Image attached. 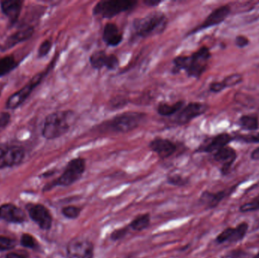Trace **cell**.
Segmentation results:
<instances>
[{
  "label": "cell",
  "mask_w": 259,
  "mask_h": 258,
  "mask_svg": "<svg viewBox=\"0 0 259 258\" xmlns=\"http://www.w3.org/2000/svg\"><path fill=\"white\" fill-rule=\"evenodd\" d=\"M211 58V51L206 46L201 47L190 56H179L173 60V74L184 71L188 77L199 79L205 72Z\"/></svg>",
  "instance_id": "obj_1"
},
{
  "label": "cell",
  "mask_w": 259,
  "mask_h": 258,
  "mask_svg": "<svg viewBox=\"0 0 259 258\" xmlns=\"http://www.w3.org/2000/svg\"><path fill=\"white\" fill-rule=\"evenodd\" d=\"M74 112L71 110L57 111L46 118L42 136L47 140L59 139L66 134L74 122Z\"/></svg>",
  "instance_id": "obj_2"
},
{
  "label": "cell",
  "mask_w": 259,
  "mask_h": 258,
  "mask_svg": "<svg viewBox=\"0 0 259 258\" xmlns=\"http://www.w3.org/2000/svg\"><path fill=\"white\" fill-rule=\"evenodd\" d=\"M146 114L138 112H127L98 125L99 131L112 133H127L135 130L146 119Z\"/></svg>",
  "instance_id": "obj_3"
},
{
  "label": "cell",
  "mask_w": 259,
  "mask_h": 258,
  "mask_svg": "<svg viewBox=\"0 0 259 258\" xmlns=\"http://www.w3.org/2000/svg\"><path fill=\"white\" fill-rule=\"evenodd\" d=\"M167 25V18L161 12H153L133 22V35L135 37L147 38L161 34Z\"/></svg>",
  "instance_id": "obj_4"
},
{
  "label": "cell",
  "mask_w": 259,
  "mask_h": 258,
  "mask_svg": "<svg viewBox=\"0 0 259 258\" xmlns=\"http://www.w3.org/2000/svg\"><path fill=\"white\" fill-rule=\"evenodd\" d=\"M85 171H86V160L84 159L79 157L72 159L67 164L62 175L50 184L47 185L44 190H50L56 186L67 187V186H71L81 179Z\"/></svg>",
  "instance_id": "obj_5"
},
{
  "label": "cell",
  "mask_w": 259,
  "mask_h": 258,
  "mask_svg": "<svg viewBox=\"0 0 259 258\" xmlns=\"http://www.w3.org/2000/svg\"><path fill=\"white\" fill-rule=\"evenodd\" d=\"M55 62H56V60H53V62H52L50 66H48V68L45 71L35 75L27 84H26L21 89L10 95L9 98H8L7 101H6V109L15 110V109L20 107L30 97L33 90L40 84L41 82L44 80L46 76L49 74L50 70L54 66Z\"/></svg>",
  "instance_id": "obj_6"
},
{
  "label": "cell",
  "mask_w": 259,
  "mask_h": 258,
  "mask_svg": "<svg viewBox=\"0 0 259 258\" xmlns=\"http://www.w3.org/2000/svg\"><path fill=\"white\" fill-rule=\"evenodd\" d=\"M137 4V1L131 0H103L95 5L93 15L103 18H112L123 12L133 10Z\"/></svg>",
  "instance_id": "obj_7"
},
{
  "label": "cell",
  "mask_w": 259,
  "mask_h": 258,
  "mask_svg": "<svg viewBox=\"0 0 259 258\" xmlns=\"http://www.w3.org/2000/svg\"><path fill=\"white\" fill-rule=\"evenodd\" d=\"M25 156L24 148L20 145L0 146V170L13 168L22 163Z\"/></svg>",
  "instance_id": "obj_8"
},
{
  "label": "cell",
  "mask_w": 259,
  "mask_h": 258,
  "mask_svg": "<svg viewBox=\"0 0 259 258\" xmlns=\"http://www.w3.org/2000/svg\"><path fill=\"white\" fill-rule=\"evenodd\" d=\"M208 110V106L202 102H190L177 114L175 123L178 125L184 126L191 122L195 118L202 116Z\"/></svg>",
  "instance_id": "obj_9"
},
{
  "label": "cell",
  "mask_w": 259,
  "mask_h": 258,
  "mask_svg": "<svg viewBox=\"0 0 259 258\" xmlns=\"http://www.w3.org/2000/svg\"><path fill=\"white\" fill-rule=\"evenodd\" d=\"M30 219L42 230H50L53 226V216L50 211L40 204H29L27 206Z\"/></svg>",
  "instance_id": "obj_10"
},
{
  "label": "cell",
  "mask_w": 259,
  "mask_h": 258,
  "mask_svg": "<svg viewBox=\"0 0 259 258\" xmlns=\"http://www.w3.org/2000/svg\"><path fill=\"white\" fill-rule=\"evenodd\" d=\"M231 14V7L229 6H222L214 9L210 15L205 18L203 22L201 23L199 26L190 31L187 36L194 34L202 30H206L210 27L219 25L225 21Z\"/></svg>",
  "instance_id": "obj_11"
},
{
  "label": "cell",
  "mask_w": 259,
  "mask_h": 258,
  "mask_svg": "<svg viewBox=\"0 0 259 258\" xmlns=\"http://www.w3.org/2000/svg\"><path fill=\"white\" fill-rule=\"evenodd\" d=\"M94 245L84 239H74L67 246L68 258H94Z\"/></svg>",
  "instance_id": "obj_12"
},
{
  "label": "cell",
  "mask_w": 259,
  "mask_h": 258,
  "mask_svg": "<svg viewBox=\"0 0 259 258\" xmlns=\"http://www.w3.org/2000/svg\"><path fill=\"white\" fill-rule=\"evenodd\" d=\"M90 64L93 68L98 71L104 68L114 71L119 66L120 61L115 55L108 54L104 50H100L91 55Z\"/></svg>",
  "instance_id": "obj_13"
},
{
  "label": "cell",
  "mask_w": 259,
  "mask_h": 258,
  "mask_svg": "<svg viewBox=\"0 0 259 258\" xmlns=\"http://www.w3.org/2000/svg\"><path fill=\"white\" fill-rule=\"evenodd\" d=\"M249 225L246 222L241 223L235 228L228 227L216 237L215 242L218 244H223L225 242L237 243L244 239L247 233Z\"/></svg>",
  "instance_id": "obj_14"
},
{
  "label": "cell",
  "mask_w": 259,
  "mask_h": 258,
  "mask_svg": "<svg viewBox=\"0 0 259 258\" xmlns=\"http://www.w3.org/2000/svg\"><path fill=\"white\" fill-rule=\"evenodd\" d=\"M149 148L151 151L155 153L160 159L164 160L168 159L176 152L178 145L170 139L158 137L155 138L149 142Z\"/></svg>",
  "instance_id": "obj_15"
},
{
  "label": "cell",
  "mask_w": 259,
  "mask_h": 258,
  "mask_svg": "<svg viewBox=\"0 0 259 258\" xmlns=\"http://www.w3.org/2000/svg\"><path fill=\"white\" fill-rule=\"evenodd\" d=\"M34 31V27L32 26H27L21 30H17L15 33L8 36L3 43L0 44V51H7L21 42L28 40L32 37Z\"/></svg>",
  "instance_id": "obj_16"
},
{
  "label": "cell",
  "mask_w": 259,
  "mask_h": 258,
  "mask_svg": "<svg viewBox=\"0 0 259 258\" xmlns=\"http://www.w3.org/2000/svg\"><path fill=\"white\" fill-rule=\"evenodd\" d=\"M0 220L9 224H23L25 221L26 215L20 208L12 203H7L0 206Z\"/></svg>",
  "instance_id": "obj_17"
},
{
  "label": "cell",
  "mask_w": 259,
  "mask_h": 258,
  "mask_svg": "<svg viewBox=\"0 0 259 258\" xmlns=\"http://www.w3.org/2000/svg\"><path fill=\"white\" fill-rule=\"evenodd\" d=\"M214 160L222 164L221 169L222 175L225 176L229 174L231 167L234 165L237 159V151L232 147L226 146L213 154Z\"/></svg>",
  "instance_id": "obj_18"
},
{
  "label": "cell",
  "mask_w": 259,
  "mask_h": 258,
  "mask_svg": "<svg viewBox=\"0 0 259 258\" xmlns=\"http://www.w3.org/2000/svg\"><path fill=\"white\" fill-rule=\"evenodd\" d=\"M234 140V137L228 133H222L214 136L205 145L201 146L197 151L199 152L214 154L219 150L228 146V144Z\"/></svg>",
  "instance_id": "obj_19"
},
{
  "label": "cell",
  "mask_w": 259,
  "mask_h": 258,
  "mask_svg": "<svg viewBox=\"0 0 259 258\" xmlns=\"http://www.w3.org/2000/svg\"><path fill=\"white\" fill-rule=\"evenodd\" d=\"M21 0H5L0 3V8L3 15L9 18L11 24H15L18 21L23 7Z\"/></svg>",
  "instance_id": "obj_20"
},
{
  "label": "cell",
  "mask_w": 259,
  "mask_h": 258,
  "mask_svg": "<svg viewBox=\"0 0 259 258\" xmlns=\"http://www.w3.org/2000/svg\"><path fill=\"white\" fill-rule=\"evenodd\" d=\"M123 34L114 23H108L103 29V39L108 46L115 47L123 41Z\"/></svg>",
  "instance_id": "obj_21"
},
{
  "label": "cell",
  "mask_w": 259,
  "mask_h": 258,
  "mask_svg": "<svg viewBox=\"0 0 259 258\" xmlns=\"http://www.w3.org/2000/svg\"><path fill=\"white\" fill-rule=\"evenodd\" d=\"M227 195H228V192L226 190H222L218 192L205 191L201 195L199 201L201 204L205 205L206 209H213L217 207Z\"/></svg>",
  "instance_id": "obj_22"
},
{
  "label": "cell",
  "mask_w": 259,
  "mask_h": 258,
  "mask_svg": "<svg viewBox=\"0 0 259 258\" xmlns=\"http://www.w3.org/2000/svg\"><path fill=\"white\" fill-rule=\"evenodd\" d=\"M185 106V101H178L175 104L161 102L157 107V112L162 117H171L177 115Z\"/></svg>",
  "instance_id": "obj_23"
},
{
  "label": "cell",
  "mask_w": 259,
  "mask_h": 258,
  "mask_svg": "<svg viewBox=\"0 0 259 258\" xmlns=\"http://www.w3.org/2000/svg\"><path fill=\"white\" fill-rule=\"evenodd\" d=\"M18 65L19 62L14 56H6L0 58V78L16 69Z\"/></svg>",
  "instance_id": "obj_24"
},
{
  "label": "cell",
  "mask_w": 259,
  "mask_h": 258,
  "mask_svg": "<svg viewBox=\"0 0 259 258\" xmlns=\"http://www.w3.org/2000/svg\"><path fill=\"white\" fill-rule=\"evenodd\" d=\"M238 124L242 130L246 131H255L259 128L258 116L255 115H243L239 119Z\"/></svg>",
  "instance_id": "obj_25"
},
{
  "label": "cell",
  "mask_w": 259,
  "mask_h": 258,
  "mask_svg": "<svg viewBox=\"0 0 259 258\" xmlns=\"http://www.w3.org/2000/svg\"><path fill=\"white\" fill-rule=\"evenodd\" d=\"M151 217L149 214H144V215H139L137 218H134L128 227L130 230H134L136 232H141L146 230L150 225Z\"/></svg>",
  "instance_id": "obj_26"
},
{
  "label": "cell",
  "mask_w": 259,
  "mask_h": 258,
  "mask_svg": "<svg viewBox=\"0 0 259 258\" xmlns=\"http://www.w3.org/2000/svg\"><path fill=\"white\" fill-rule=\"evenodd\" d=\"M81 209L76 206H66L62 209V214L65 218L69 220H75L80 217Z\"/></svg>",
  "instance_id": "obj_27"
},
{
  "label": "cell",
  "mask_w": 259,
  "mask_h": 258,
  "mask_svg": "<svg viewBox=\"0 0 259 258\" xmlns=\"http://www.w3.org/2000/svg\"><path fill=\"white\" fill-rule=\"evenodd\" d=\"M243 81V76L240 74H233L224 79L223 83L225 88L237 86Z\"/></svg>",
  "instance_id": "obj_28"
},
{
  "label": "cell",
  "mask_w": 259,
  "mask_h": 258,
  "mask_svg": "<svg viewBox=\"0 0 259 258\" xmlns=\"http://www.w3.org/2000/svg\"><path fill=\"white\" fill-rule=\"evenodd\" d=\"M16 241L6 236H0V252L10 251L16 246Z\"/></svg>",
  "instance_id": "obj_29"
},
{
  "label": "cell",
  "mask_w": 259,
  "mask_h": 258,
  "mask_svg": "<svg viewBox=\"0 0 259 258\" xmlns=\"http://www.w3.org/2000/svg\"><path fill=\"white\" fill-rule=\"evenodd\" d=\"M20 243H21V246L30 248V249H35L36 247V240L31 235L28 234V233H24L21 236Z\"/></svg>",
  "instance_id": "obj_30"
},
{
  "label": "cell",
  "mask_w": 259,
  "mask_h": 258,
  "mask_svg": "<svg viewBox=\"0 0 259 258\" xmlns=\"http://www.w3.org/2000/svg\"><path fill=\"white\" fill-rule=\"evenodd\" d=\"M52 47H53V42H52L51 40H50V39L44 40L39 45V48H38V58L42 59V58L46 57L51 51Z\"/></svg>",
  "instance_id": "obj_31"
},
{
  "label": "cell",
  "mask_w": 259,
  "mask_h": 258,
  "mask_svg": "<svg viewBox=\"0 0 259 258\" xmlns=\"http://www.w3.org/2000/svg\"><path fill=\"white\" fill-rule=\"evenodd\" d=\"M129 230L130 227L128 226L114 230L110 235L111 240L113 241V242L121 240V239L125 238V236L128 234Z\"/></svg>",
  "instance_id": "obj_32"
},
{
  "label": "cell",
  "mask_w": 259,
  "mask_h": 258,
  "mask_svg": "<svg viewBox=\"0 0 259 258\" xmlns=\"http://www.w3.org/2000/svg\"><path fill=\"white\" fill-rule=\"evenodd\" d=\"M167 183L172 185V186H184L188 184L189 180L184 178V177H181V175L175 174V175H171L167 177Z\"/></svg>",
  "instance_id": "obj_33"
},
{
  "label": "cell",
  "mask_w": 259,
  "mask_h": 258,
  "mask_svg": "<svg viewBox=\"0 0 259 258\" xmlns=\"http://www.w3.org/2000/svg\"><path fill=\"white\" fill-rule=\"evenodd\" d=\"M259 210V198L253 201H249L240 206V212L242 213H248V212H256Z\"/></svg>",
  "instance_id": "obj_34"
},
{
  "label": "cell",
  "mask_w": 259,
  "mask_h": 258,
  "mask_svg": "<svg viewBox=\"0 0 259 258\" xmlns=\"http://www.w3.org/2000/svg\"><path fill=\"white\" fill-rule=\"evenodd\" d=\"M234 139L246 143H259V133L256 134L238 135Z\"/></svg>",
  "instance_id": "obj_35"
},
{
  "label": "cell",
  "mask_w": 259,
  "mask_h": 258,
  "mask_svg": "<svg viewBox=\"0 0 259 258\" xmlns=\"http://www.w3.org/2000/svg\"><path fill=\"white\" fill-rule=\"evenodd\" d=\"M11 122V115L7 112H0V133L6 130Z\"/></svg>",
  "instance_id": "obj_36"
},
{
  "label": "cell",
  "mask_w": 259,
  "mask_h": 258,
  "mask_svg": "<svg viewBox=\"0 0 259 258\" xmlns=\"http://www.w3.org/2000/svg\"><path fill=\"white\" fill-rule=\"evenodd\" d=\"M235 44L239 48H245L249 44V38L246 37V36H243V35H239L236 37Z\"/></svg>",
  "instance_id": "obj_37"
},
{
  "label": "cell",
  "mask_w": 259,
  "mask_h": 258,
  "mask_svg": "<svg viewBox=\"0 0 259 258\" xmlns=\"http://www.w3.org/2000/svg\"><path fill=\"white\" fill-rule=\"evenodd\" d=\"M226 89L225 85H224L223 82H214V83H211L209 86V91L211 92H222L224 89Z\"/></svg>",
  "instance_id": "obj_38"
},
{
  "label": "cell",
  "mask_w": 259,
  "mask_h": 258,
  "mask_svg": "<svg viewBox=\"0 0 259 258\" xmlns=\"http://www.w3.org/2000/svg\"><path fill=\"white\" fill-rule=\"evenodd\" d=\"M111 106L115 109H119V108H122L123 106H125L127 104L128 101L126 100L125 98H121V97H118V98H114L111 101Z\"/></svg>",
  "instance_id": "obj_39"
},
{
  "label": "cell",
  "mask_w": 259,
  "mask_h": 258,
  "mask_svg": "<svg viewBox=\"0 0 259 258\" xmlns=\"http://www.w3.org/2000/svg\"><path fill=\"white\" fill-rule=\"evenodd\" d=\"M161 3H162V1H160V0H146V1L143 2V3L149 7H156Z\"/></svg>",
  "instance_id": "obj_40"
},
{
  "label": "cell",
  "mask_w": 259,
  "mask_h": 258,
  "mask_svg": "<svg viewBox=\"0 0 259 258\" xmlns=\"http://www.w3.org/2000/svg\"><path fill=\"white\" fill-rule=\"evenodd\" d=\"M251 159L253 161H259V147L251 153Z\"/></svg>",
  "instance_id": "obj_41"
},
{
  "label": "cell",
  "mask_w": 259,
  "mask_h": 258,
  "mask_svg": "<svg viewBox=\"0 0 259 258\" xmlns=\"http://www.w3.org/2000/svg\"><path fill=\"white\" fill-rule=\"evenodd\" d=\"M6 258H27L22 254H18V253L11 252L6 254Z\"/></svg>",
  "instance_id": "obj_42"
},
{
  "label": "cell",
  "mask_w": 259,
  "mask_h": 258,
  "mask_svg": "<svg viewBox=\"0 0 259 258\" xmlns=\"http://www.w3.org/2000/svg\"><path fill=\"white\" fill-rule=\"evenodd\" d=\"M253 258H259V252Z\"/></svg>",
  "instance_id": "obj_43"
},
{
  "label": "cell",
  "mask_w": 259,
  "mask_h": 258,
  "mask_svg": "<svg viewBox=\"0 0 259 258\" xmlns=\"http://www.w3.org/2000/svg\"><path fill=\"white\" fill-rule=\"evenodd\" d=\"M0 95H1V90H0Z\"/></svg>",
  "instance_id": "obj_44"
}]
</instances>
